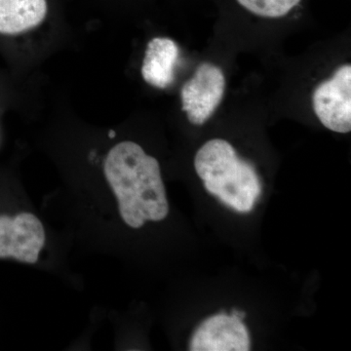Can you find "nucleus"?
<instances>
[{
    "label": "nucleus",
    "instance_id": "obj_1",
    "mask_svg": "<svg viewBox=\"0 0 351 351\" xmlns=\"http://www.w3.org/2000/svg\"><path fill=\"white\" fill-rule=\"evenodd\" d=\"M106 179L117 196L120 216L132 228L160 221L169 213L160 166L137 143L125 141L108 152Z\"/></svg>",
    "mask_w": 351,
    "mask_h": 351
},
{
    "label": "nucleus",
    "instance_id": "obj_2",
    "mask_svg": "<svg viewBox=\"0 0 351 351\" xmlns=\"http://www.w3.org/2000/svg\"><path fill=\"white\" fill-rule=\"evenodd\" d=\"M313 106L316 117L329 130H351V66L343 64L331 78L314 90Z\"/></svg>",
    "mask_w": 351,
    "mask_h": 351
},
{
    "label": "nucleus",
    "instance_id": "obj_3",
    "mask_svg": "<svg viewBox=\"0 0 351 351\" xmlns=\"http://www.w3.org/2000/svg\"><path fill=\"white\" fill-rule=\"evenodd\" d=\"M225 89L223 71L213 64H201L181 90L182 108L189 122L204 124L223 101Z\"/></svg>",
    "mask_w": 351,
    "mask_h": 351
},
{
    "label": "nucleus",
    "instance_id": "obj_4",
    "mask_svg": "<svg viewBox=\"0 0 351 351\" xmlns=\"http://www.w3.org/2000/svg\"><path fill=\"white\" fill-rule=\"evenodd\" d=\"M45 239L43 223L34 214L20 213L14 218L0 216V258L36 263Z\"/></svg>",
    "mask_w": 351,
    "mask_h": 351
},
{
    "label": "nucleus",
    "instance_id": "obj_5",
    "mask_svg": "<svg viewBox=\"0 0 351 351\" xmlns=\"http://www.w3.org/2000/svg\"><path fill=\"white\" fill-rule=\"evenodd\" d=\"M177 43L168 38H154L147 43L142 66V76L147 84L165 89L175 80L179 59Z\"/></svg>",
    "mask_w": 351,
    "mask_h": 351
},
{
    "label": "nucleus",
    "instance_id": "obj_6",
    "mask_svg": "<svg viewBox=\"0 0 351 351\" xmlns=\"http://www.w3.org/2000/svg\"><path fill=\"white\" fill-rule=\"evenodd\" d=\"M47 14V0H0V34L32 31L43 24Z\"/></svg>",
    "mask_w": 351,
    "mask_h": 351
},
{
    "label": "nucleus",
    "instance_id": "obj_7",
    "mask_svg": "<svg viewBox=\"0 0 351 351\" xmlns=\"http://www.w3.org/2000/svg\"><path fill=\"white\" fill-rule=\"evenodd\" d=\"M240 5L263 18H281L299 5L302 0H237Z\"/></svg>",
    "mask_w": 351,
    "mask_h": 351
},
{
    "label": "nucleus",
    "instance_id": "obj_8",
    "mask_svg": "<svg viewBox=\"0 0 351 351\" xmlns=\"http://www.w3.org/2000/svg\"><path fill=\"white\" fill-rule=\"evenodd\" d=\"M232 315L237 316L239 319L243 320L246 317V313L244 311H239V309H232Z\"/></svg>",
    "mask_w": 351,
    "mask_h": 351
}]
</instances>
